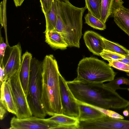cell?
Returning a JSON list of instances; mask_svg holds the SVG:
<instances>
[{
  "label": "cell",
  "instance_id": "cell-31",
  "mask_svg": "<svg viewBox=\"0 0 129 129\" xmlns=\"http://www.w3.org/2000/svg\"><path fill=\"white\" fill-rule=\"evenodd\" d=\"M4 70L3 67L0 66V81L1 85L4 81Z\"/></svg>",
  "mask_w": 129,
  "mask_h": 129
},
{
  "label": "cell",
  "instance_id": "cell-19",
  "mask_svg": "<svg viewBox=\"0 0 129 129\" xmlns=\"http://www.w3.org/2000/svg\"><path fill=\"white\" fill-rule=\"evenodd\" d=\"M104 49L125 56L129 54V50L118 43L109 41L102 37Z\"/></svg>",
  "mask_w": 129,
  "mask_h": 129
},
{
  "label": "cell",
  "instance_id": "cell-6",
  "mask_svg": "<svg viewBox=\"0 0 129 129\" xmlns=\"http://www.w3.org/2000/svg\"><path fill=\"white\" fill-rule=\"evenodd\" d=\"M8 80L17 110L16 117L22 118L32 116L33 114L20 81L19 70Z\"/></svg>",
  "mask_w": 129,
  "mask_h": 129
},
{
  "label": "cell",
  "instance_id": "cell-10",
  "mask_svg": "<svg viewBox=\"0 0 129 129\" xmlns=\"http://www.w3.org/2000/svg\"><path fill=\"white\" fill-rule=\"evenodd\" d=\"M22 49L20 43L10 47L8 57L3 67L4 70V81L19 71L21 62Z\"/></svg>",
  "mask_w": 129,
  "mask_h": 129
},
{
  "label": "cell",
  "instance_id": "cell-29",
  "mask_svg": "<svg viewBox=\"0 0 129 129\" xmlns=\"http://www.w3.org/2000/svg\"><path fill=\"white\" fill-rule=\"evenodd\" d=\"M40 1L42 10L44 14L49 10L54 0H40Z\"/></svg>",
  "mask_w": 129,
  "mask_h": 129
},
{
  "label": "cell",
  "instance_id": "cell-7",
  "mask_svg": "<svg viewBox=\"0 0 129 129\" xmlns=\"http://www.w3.org/2000/svg\"><path fill=\"white\" fill-rule=\"evenodd\" d=\"M79 129H129V120L117 119L105 115L90 120L79 121Z\"/></svg>",
  "mask_w": 129,
  "mask_h": 129
},
{
  "label": "cell",
  "instance_id": "cell-5",
  "mask_svg": "<svg viewBox=\"0 0 129 129\" xmlns=\"http://www.w3.org/2000/svg\"><path fill=\"white\" fill-rule=\"evenodd\" d=\"M42 61L35 58L31 62L30 77L27 98L33 115L44 118L46 114L42 101Z\"/></svg>",
  "mask_w": 129,
  "mask_h": 129
},
{
  "label": "cell",
  "instance_id": "cell-23",
  "mask_svg": "<svg viewBox=\"0 0 129 129\" xmlns=\"http://www.w3.org/2000/svg\"><path fill=\"white\" fill-rule=\"evenodd\" d=\"M84 18L85 23L93 28L101 30H104L106 28L105 23L93 16L89 11L86 15Z\"/></svg>",
  "mask_w": 129,
  "mask_h": 129
},
{
  "label": "cell",
  "instance_id": "cell-12",
  "mask_svg": "<svg viewBox=\"0 0 129 129\" xmlns=\"http://www.w3.org/2000/svg\"><path fill=\"white\" fill-rule=\"evenodd\" d=\"M32 55L27 51L21 57V62L19 70V77L21 83L26 96L27 95L30 77V66Z\"/></svg>",
  "mask_w": 129,
  "mask_h": 129
},
{
  "label": "cell",
  "instance_id": "cell-16",
  "mask_svg": "<svg viewBox=\"0 0 129 129\" xmlns=\"http://www.w3.org/2000/svg\"><path fill=\"white\" fill-rule=\"evenodd\" d=\"M44 33L46 42L52 47L64 49L68 47L61 33L54 31H48Z\"/></svg>",
  "mask_w": 129,
  "mask_h": 129
},
{
  "label": "cell",
  "instance_id": "cell-9",
  "mask_svg": "<svg viewBox=\"0 0 129 129\" xmlns=\"http://www.w3.org/2000/svg\"><path fill=\"white\" fill-rule=\"evenodd\" d=\"M59 81L62 114L78 119L79 115L78 103L69 90L67 81L60 74Z\"/></svg>",
  "mask_w": 129,
  "mask_h": 129
},
{
  "label": "cell",
  "instance_id": "cell-28",
  "mask_svg": "<svg viewBox=\"0 0 129 129\" xmlns=\"http://www.w3.org/2000/svg\"><path fill=\"white\" fill-rule=\"evenodd\" d=\"M0 66H2L3 64V59L5 55V50L7 44L4 41L1 34L0 38Z\"/></svg>",
  "mask_w": 129,
  "mask_h": 129
},
{
  "label": "cell",
  "instance_id": "cell-14",
  "mask_svg": "<svg viewBox=\"0 0 129 129\" xmlns=\"http://www.w3.org/2000/svg\"><path fill=\"white\" fill-rule=\"evenodd\" d=\"M122 0H102L100 19L105 23L108 18L123 6Z\"/></svg>",
  "mask_w": 129,
  "mask_h": 129
},
{
  "label": "cell",
  "instance_id": "cell-20",
  "mask_svg": "<svg viewBox=\"0 0 129 129\" xmlns=\"http://www.w3.org/2000/svg\"><path fill=\"white\" fill-rule=\"evenodd\" d=\"M60 125H78L79 121L78 119L63 114H57L47 118Z\"/></svg>",
  "mask_w": 129,
  "mask_h": 129
},
{
  "label": "cell",
  "instance_id": "cell-11",
  "mask_svg": "<svg viewBox=\"0 0 129 129\" xmlns=\"http://www.w3.org/2000/svg\"><path fill=\"white\" fill-rule=\"evenodd\" d=\"M84 40L86 46L93 54L100 56L104 49L102 36L92 30H87L84 33Z\"/></svg>",
  "mask_w": 129,
  "mask_h": 129
},
{
  "label": "cell",
  "instance_id": "cell-25",
  "mask_svg": "<svg viewBox=\"0 0 129 129\" xmlns=\"http://www.w3.org/2000/svg\"><path fill=\"white\" fill-rule=\"evenodd\" d=\"M100 56L109 62L113 60L121 59L125 57L124 55L105 49L100 54Z\"/></svg>",
  "mask_w": 129,
  "mask_h": 129
},
{
  "label": "cell",
  "instance_id": "cell-22",
  "mask_svg": "<svg viewBox=\"0 0 129 129\" xmlns=\"http://www.w3.org/2000/svg\"><path fill=\"white\" fill-rule=\"evenodd\" d=\"M85 7L94 16L100 19L102 0H85Z\"/></svg>",
  "mask_w": 129,
  "mask_h": 129
},
{
  "label": "cell",
  "instance_id": "cell-33",
  "mask_svg": "<svg viewBox=\"0 0 129 129\" xmlns=\"http://www.w3.org/2000/svg\"><path fill=\"white\" fill-rule=\"evenodd\" d=\"M16 7L21 6L24 0H13Z\"/></svg>",
  "mask_w": 129,
  "mask_h": 129
},
{
  "label": "cell",
  "instance_id": "cell-13",
  "mask_svg": "<svg viewBox=\"0 0 129 129\" xmlns=\"http://www.w3.org/2000/svg\"><path fill=\"white\" fill-rule=\"evenodd\" d=\"M1 85L0 103L9 112L16 115L17 110L8 79Z\"/></svg>",
  "mask_w": 129,
  "mask_h": 129
},
{
  "label": "cell",
  "instance_id": "cell-4",
  "mask_svg": "<svg viewBox=\"0 0 129 129\" xmlns=\"http://www.w3.org/2000/svg\"><path fill=\"white\" fill-rule=\"evenodd\" d=\"M77 72L78 79L98 83L110 81L116 74L108 64L92 57L81 59L78 64Z\"/></svg>",
  "mask_w": 129,
  "mask_h": 129
},
{
  "label": "cell",
  "instance_id": "cell-1",
  "mask_svg": "<svg viewBox=\"0 0 129 129\" xmlns=\"http://www.w3.org/2000/svg\"><path fill=\"white\" fill-rule=\"evenodd\" d=\"M67 83L77 102L104 109H121L129 105V101L103 83L88 82L76 78L67 81Z\"/></svg>",
  "mask_w": 129,
  "mask_h": 129
},
{
  "label": "cell",
  "instance_id": "cell-21",
  "mask_svg": "<svg viewBox=\"0 0 129 129\" xmlns=\"http://www.w3.org/2000/svg\"><path fill=\"white\" fill-rule=\"evenodd\" d=\"M56 12L57 22L55 29L52 31L62 33L64 28V24L62 19V10L61 0H54Z\"/></svg>",
  "mask_w": 129,
  "mask_h": 129
},
{
  "label": "cell",
  "instance_id": "cell-34",
  "mask_svg": "<svg viewBox=\"0 0 129 129\" xmlns=\"http://www.w3.org/2000/svg\"><path fill=\"white\" fill-rule=\"evenodd\" d=\"M123 115L126 117L128 116L129 114L128 111L125 109L123 111Z\"/></svg>",
  "mask_w": 129,
  "mask_h": 129
},
{
  "label": "cell",
  "instance_id": "cell-36",
  "mask_svg": "<svg viewBox=\"0 0 129 129\" xmlns=\"http://www.w3.org/2000/svg\"><path fill=\"white\" fill-rule=\"evenodd\" d=\"M127 73V75L129 76V72H128Z\"/></svg>",
  "mask_w": 129,
  "mask_h": 129
},
{
  "label": "cell",
  "instance_id": "cell-27",
  "mask_svg": "<svg viewBox=\"0 0 129 129\" xmlns=\"http://www.w3.org/2000/svg\"><path fill=\"white\" fill-rule=\"evenodd\" d=\"M99 109L105 115L113 118L123 119L124 117L118 113L109 109Z\"/></svg>",
  "mask_w": 129,
  "mask_h": 129
},
{
  "label": "cell",
  "instance_id": "cell-15",
  "mask_svg": "<svg viewBox=\"0 0 129 129\" xmlns=\"http://www.w3.org/2000/svg\"><path fill=\"white\" fill-rule=\"evenodd\" d=\"M78 105L79 121H86L94 120L105 115L99 109L93 106L77 101Z\"/></svg>",
  "mask_w": 129,
  "mask_h": 129
},
{
  "label": "cell",
  "instance_id": "cell-3",
  "mask_svg": "<svg viewBox=\"0 0 129 129\" xmlns=\"http://www.w3.org/2000/svg\"><path fill=\"white\" fill-rule=\"evenodd\" d=\"M64 28L61 34L68 47L79 48L82 35V17L86 9L72 5L69 0H61Z\"/></svg>",
  "mask_w": 129,
  "mask_h": 129
},
{
  "label": "cell",
  "instance_id": "cell-35",
  "mask_svg": "<svg viewBox=\"0 0 129 129\" xmlns=\"http://www.w3.org/2000/svg\"><path fill=\"white\" fill-rule=\"evenodd\" d=\"M125 109H127L129 113V105L127 107H126V108ZM128 116L129 117V114Z\"/></svg>",
  "mask_w": 129,
  "mask_h": 129
},
{
  "label": "cell",
  "instance_id": "cell-18",
  "mask_svg": "<svg viewBox=\"0 0 129 129\" xmlns=\"http://www.w3.org/2000/svg\"><path fill=\"white\" fill-rule=\"evenodd\" d=\"M46 20V29L44 32L54 30L57 22L56 12L54 2L49 10L44 13Z\"/></svg>",
  "mask_w": 129,
  "mask_h": 129
},
{
  "label": "cell",
  "instance_id": "cell-30",
  "mask_svg": "<svg viewBox=\"0 0 129 129\" xmlns=\"http://www.w3.org/2000/svg\"><path fill=\"white\" fill-rule=\"evenodd\" d=\"M0 103V118L2 120L4 118L7 110L1 103Z\"/></svg>",
  "mask_w": 129,
  "mask_h": 129
},
{
  "label": "cell",
  "instance_id": "cell-24",
  "mask_svg": "<svg viewBox=\"0 0 129 129\" xmlns=\"http://www.w3.org/2000/svg\"><path fill=\"white\" fill-rule=\"evenodd\" d=\"M125 84L129 86V80L124 77H120L114 79L108 83L104 85L113 90L116 91L117 89H123L120 87V85Z\"/></svg>",
  "mask_w": 129,
  "mask_h": 129
},
{
  "label": "cell",
  "instance_id": "cell-26",
  "mask_svg": "<svg viewBox=\"0 0 129 129\" xmlns=\"http://www.w3.org/2000/svg\"><path fill=\"white\" fill-rule=\"evenodd\" d=\"M109 62L108 64L111 67L127 73L129 72V66L118 60H113Z\"/></svg>",
  "mask_w": 129,
  "mask_h": 129
},
{
  "label": "cell",
  "instance_id": "cell-32",
  "mask_svg": "<svg viewBox=\"0 0 129 129\" xmlns=\"http://www.w3.org/2000/svg\"><path fill=\"white\" fill-rule=\"evenodd\" d=\"M118 60L129 66V54L125 55L124 58Z\"/></svg>",
  "mask_w": 129,
  "mask_h": 129
},
{
  "label": "cell",
  "instance_id": "cell-37",
  "mask_svg": "<svg viewBox=\"0 0 129 129\" xmlns=\"http://www.w3.org/2000/svg\"><path fill=\"white\" fill-rule=\"evenodd\" d=\"M127 90L128 91H129V88H127Z\"/></svg>",
  "mask_w": 129,
  "mask_h": 129
},
{
  "label": "cell",
  "instance_id": "cell-17",
  "mask_svg": "<svg viewBox=\"0 0 129 129\" xmlns=\"http://www.w3.org/2000/svg\"><path fill=\"white\" fill-rule=\"evenodd\" d=\"M113 17L116 24L129 36V9L123 6L116 12Z\"/></svg>",
  "mask_w": 129,
  "mask_h": 129
},
{
  "label": "cell",
  "instance_id": "cell-8",
  "mask_svg": "<svg viewBox=\"0 0 129 129\" xmlns=\"http://www.w3.org/2000/svg\"><path fill=\"white\" fill-rule=\"evenodd\" d=\"M10 129H58L60 125L47 119L35 116L19 118L13 117L10 122Z\"/></svg>",
  "mask_w": 129,
  "mask_h": 129
},
{
  "label": "cell",
  "instance_id": "cell-2",
  "mask_svg": "<svg viewBox=\"0 0 129 129\" xmlns=\"http://www.w3.org/2000/svg\"><path fill=\"white\" fill-rule=\"evenodd\" d=\"M59 72L57 61L52 55H46L42 61L41 101L47 114H62Z\"/></svg>",
  "mask_w": 129,
  "mask_h": 129
}]
</instances>
